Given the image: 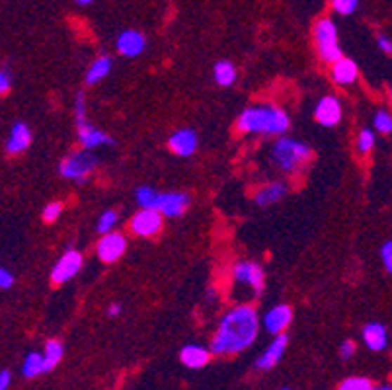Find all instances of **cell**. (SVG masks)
Masks as SVG:
<instances>
[{
	"label": "cell",
	"instance_id": "6da1fadb",
	"mask_svg": "<svg viewBox=\"0 0 392 390\" xmlns=\"http://www.w3.org/2000/svg\"><path fill=\"white\" fill-rule=\"evenodd\" d=\"M260 330L258 312L250 304H238L221 318L211 342V353L235 356L252 346Z\"/></svg>",
	"mask_w": 392,
	"mask_h": 390
},
{
	"label": "cell",
	"instance_id": "7a4b0ae2",
	"mask_svg": "<svg viewBox=\"0 0 392 390\" xmlns=\"http://www.w3.org/2000/svg\"><path fill=\"white\" fill-rule=\"evenodd\" d=\"M291 125L289 115L277 105H252L238 115L236 127L242 133L281 135Z\"/></svg>",
	"mask_w": 392,
	"mask_h": 390
},
{
	"label": "cell",
	"instance_id": "3957f363",
	"mask_svg": "<svg viewBox=\"0 0 392 390\" xmlns=\"http://www.w3.org/2000/svg\"><path fill=\"white\" fill-rule=\"evenodd\" d=\"M135 195L141 209H155L162 217H180L192 203L185 191H158L150 186L139 188Z\"/></svg>",
	"mask_w": 392,
	"mask_h": 390
},
{
	"label": "cell",
	"instance_id": "277c9868",
	"mask_svg": "<svg viewBox=\"0 0 392 390\" xmlns=\"http://www.w3.org/2000/svg\"><path fill=\"white\" fill-rule=\"evenodd\" d=\"M271 158L277 164L279 170L295 172L296 168H301L313 158V148L306 143L291 139V137H281L275 141V145L271 148Z\"/></svg>",
	"mask_w": 392,
	"mask_h": 390
},
{
	"label": "cell",
	"instance_id": "5b68a950",
	"mask_svg": "<svg viewBox=\"0 0 392 390\" xmlns=\"http://www.w3.org/2000/svg\"><path fill=\"white\" fill-rule=\"evenodd\" d=\"M74 117H77V131H79L80 145L86 148V150L102 147V145H114L115 143L105 131L98 129V127H94V125L88 123L86 102H84V94H82V92L77 94V102H74Z\"/></svg>",
	"mask_w": 392,
	"mask_h": 390
},
{
	"label": "cell",
	"instance_id": "8992f818",
	"mask_svg": "<svg viewBox=\"0 0 392 390\" xmlns=\"http://www.w3.org/2000/svg\"><path fill=\"white\" fill-rule=\"evenodd\" d=\"M98 158L90 150L82 148V150H74L69 156H65L59 164V172L63 178L67 180H77V182H84L90 174L96 170Z\"/></svg>",
	"mask_w": 392,
	"mask_h": 390
},
{
	"label": "cell",
	"instance_id": "52a82bcc",
	"mask_svg": "<svg viewBox=\"0 0 392 390\" xmlns=\"http://www.w3.org/2000/svg\"><path fill=\"white\" fill-rule=\"evenodd\" d=\"M314 41H316V49H318V55L322 57L326 63H334L336 59H340L341 49L340 44H338V30H336V24L324 18L320 20L316 27H314Z\"/></svg>",
	"mask_w": 392,
	"mask_h": 390
},
{
	"label": "cell",
	"instance_id": "ba28073f",
	"mask_svg": "<svg viewBox=\"0 0 392 390\" xmlns=\"http://www.w3.org/2000/svg\"><path fill=\"white\" fill-rule=\"evenodd\" d=\"M162 221H164V217H162L158 211H155V209H141L139 213H135V215L131 217L129 228L131 233L137 234V236L150 238V236L160 233Z\"/></svg>",
	"mask_w": 392,
	"mask_h": 390
},
{
	"label": "cell",
	"instance_id": "9c48e42d",
	"mask_svg": "<svg viewBox=\"0 0 392 390\" xmlns=\"http://www.w3.org/2000/svg\"><path fill=\"white\" fill-rule=\"evenodd\" d=\"M82 268V254L77 250H67L63 254L59 261L53 266L51 269V281L61 285V283H67L69 279H72Z\"/></svg>",
	"mask_w": 392,
	"mask_h": 390
},
{
	"label": "cell",
	"instance_id": "30bf717a",
	"mask_svg": "<svg viewBox=\"0 0 392 390\" xmlns=\"http://www.w3.org/2000/svg\"><path fill=\"white\" fill-rule=\"evenodd\" d=\"M125 250H127L125 236L119 233H114V230L102 234V238H100L96 248L98 258L104 261V264H114V261H117L125 254Z\"/></svg>",
	"mask_w": 392,
	"mask_h": 390
},
{
	"label": "cell",
	"instance_id": "8fae6325",
	"mask_svg": "<svg viewBox=\"0 0 392 390\" xmlns=\"http://www.w3.org/2000/svg\"><path fill=\"white\" fill-rule=\"evenodd\" d=\"M233 275H235L236 283H242V285H250L256 295H260L263 283H266V275H263V269L254 264V261H240L236 264L233 269Z\"/></svg>",
	"mask_w": 392,
	"mask_h": 390
},
{
	"label": "cell",
	"instance_id": "7c38bea8",
	"mask_svg": "<svg viewBox=\"0 0 392 390\" xmlns=\"http://www.w3.org/2000/svg\"><path fill=\"white\" fill-rule=\"evenodd\" d=\"M314 119L322 127H334L341 122V104L336 96H326L314 108Z\"/></svg>",
	"mask_w": 392,
	"mask_h": 390
},
{
	"label": "cell",
	"instance_id": "4fadbf2b",
	"mask_svg": "<svg viewBox=\"0 0 392 390\" xmlns=\"http://www.w3.org/2000/svg\"><path fill=\"white\" fill-rule=\"evenodd\" d=\"M291 320H293L291 306L289 304H277L271 311L266 312V316H263V328L271 336H277L281 332H285V328L291 324Z\"/></svg>",
	"mask_w": 392,
	"mask_h": 390
},
{
	"label": "cell",
	"instance_id": "5bb4252c",
	"mask_svg": "<svg viewBox=\"0 0 392 390\" xmlns=\"http://www.w3.org/2000/svg\"><path fill=\"white\" fill-rule=\"evenodd\" d=\"M287 344H289L287 334H283V332L277 334L275 338L271 339L270 346L266 347V351L256 359V367L261 369V371H268V369H271V367H275V365L279 363V359H281L283 353H285Z\"/></svg>",
	"mask_w": 392,
	"mask_h": 390
},
{
	"label": "cell",
	"instance_id": "9a60e30c",
	"mask_svg": "<svg viewBox=\"0 0 392 390\" xmlns=\"http://www.w3.org/2000/svg\"><path fill=\"white\" fill-rule=\"evenodd\" d=\"M197 133L193 129H180L172 133V137L168 139V147L178 156H192L197 150Z\"/></svg>",
	"mask_w": 392,
	"mask_h": 390
},
{
	"label": "cell",
	"instance_id": "2e32d148",
	"mask_svg": "<svg viewBox=\"0 0 392 390\" xmlns=\"http://www.w3.org/2000/svg\"><path fill=\"white\" fill-rule=\"evenodd\" d=\"M145 47H147V37L137 30L122 32L117 37V51L122 53L123 57H137L145 51Z\"/></svg>",
	"mask_w": 392,
	"mask_h": 390
},
{
	"label": "cell",
	"instance_id": "e0dca14e",
	"mask_svg": "<svg viewBox=\"0 0 392 390\" xmlns=\"http://www.w3.org/2000/svg\"><path fill=\"white\" fill-rule=\"evenodd\" d=\"M30 145H32V129L24 122L14 123L8 141H6V152L8 155H22Z\"/></svg>",
	"mask_w": 392,
	"mask_h": 390
},
{
	"label": "cell",
	"instance_id": "ac0fdd59",
	"mask_svg": "<svg viewBox=\"0 0 392 390\" xmlns=\"http://www.w3.org/2000/svg\"><path fill=\"white\" fill-rule=\"evenodd\" d=\"M359 69L355 61H351L348 57L341 55L340 59L332 63V78L338 82V84H353L358 80Z\"/></svg>",
	"mask_w": 392,
	"mask_h": 390
},
{
	"label": "cell",
	"instance_id": "d6986e66",
	"mask_svg": "<svg viewBox=\"0 0 392 390\" xmlns=\"http://www.w3.org/2000/svg\"><path fill=\"white\" fill-rule=\"evenodd\" d=\"M287 195V186L283 182H271L268 186H263L261 190H258V193L254 195L256 205L260 207H270L273 203H277Z\"/></svg>",
	"mask_w": 392,
	"mask_h": 390
},
{
	"label": "cell",
	"instance_id": "ffe728a7",
	"mask_svg": "<svg viewBox=\"0 0 392 390\" xmlns=\"http://www.w3.org/2000/svg\"><path fill=\"white\" fill-rule=\"evenodd\" d=\"M363 342L371 351H383L386 344H388V334L386 328L379 322H369L363 328Z\"/></svg>",
	"mask_w": 392,
	"mask_h": 390
},
{
	"label": "cell",
	"instance_id": "44dd1931",
	"mask_svg": "<svg viewBox=\"0 0 392 390\" xmlns=\"http://www.w3.org/2000/svg\"><path fill=\"white\" fill-rule=\"evenodd\" d=\"M211 351L201 346H185L180 351V361L190 369H201L209 363Z\"/></svg>",
	"mask_w": 392,
	"mask_h": 390
},
{
	"label": "cell",
	"instance_id": "7402d4cb",
	"mask_svg": "<svg viewBox=\"0 0 392 390\" xmlns=\"http://www.w3.org/2000/svg\"><path fill=\"white\" fill-rule=\"evenodd\" d=\"M110 70H112V57H107V55H100L96 61L90 65V69H88L86 72L88 86H92V84L100 82L102 78L107 77Z\"/></svg>",
	"mask_w": 392,
	"mask_h": 390
},
{
	"label": "cell",
	"instance_id": "603a6c76",
	"mask_svg": "<svg viewBox=\"0 0 392 390\" xmlns=\"http://www.w3.org/2000/svg\"><path fill=\"white\" fill-rule=\"evenodd\" d=\"M44 371H51L55 369L57 365L61 363L63 356H65V347L59 339H49L47 344H45V349H44Z\"/></svg>",
	"mask_w": 392,
	"mask_h": 390
},
{
	"label": "cell",
	"instance_id": "cb8c5ba5",
	"mask_svg": "<svg viewBox=\"0 0 392 390\" xmlns=\"http://www.w3.org/2000/svg\"><path fill=\"white\" fill-rule=\"evenodd\" d=\"M213 77L218 86H230L236 80V69L230 61H218L213 69Z\"/></svg>",
	"mask_w": 392,
	"mask_h": 390
},
{
	"label": "cell",
	"instance_id": "d4e9b609",
	"mask_svg": "<svg viewBox=\"0 0 392 390\" xmlns=\"http://www.w3.org/2000/svg\"><path fill=\"white\" fill-rule=\"evenodd\" d=\"M45 373L44 371V356L39 351H30L22 363V375L26 379H34L37 375Z\"/></svg>",
	"mask_w": 392,
	"mask_h": 390
},
{
	"label": "cell",
	"instance_id": "484cf974",
	"mask_svg": "<svg viewBox=\"0 0 392 390\" xmlns=\"http://www.w3.org/2000/svg\"><path fill=\"white\" fill-rule=\"evenodd\" d=\"M115 225H117V213L112 211V209H107V211H104V213L100 215V219H98L96 228L100 234H105L110 233V230H114Z\"/></svg>",
	"mask_w": 392,
	"mask_h": 390
},
{
	"label": "cell",
	"instance_id": "4316f807",
	"mask_svg": "<svg viewBox=\"0 0 392 390\" xmlns=\"http://www.w3.org/2000/svg\"><path fill=\"white\" fill-rule=\"evenodd\" d=\"M373 382L365 379V377H349L341 382L338 390H371Z\"/></svg>",
	"mask_w": 392,
	"mask_h": 390
},
{
	"label": "cell",
	"instance_id": "83f0119b",
	"mask_svg": "<svg viewBox=\"0 0 392 390\" xmlns=\"http://www.w3.org/2000/svg\"><path fill=\"white\" fill-rule=\"evenodd\" d=\"M359 0H332V8L336 10L341 16H349L358 8Z\"/></svg>",
	"mask_w": 392,
	"mask_h": 390
},
{
	"label": "cell",
	"instance_id": "f1b7e54d",
	"mask_svg": "<svg viewBox=\"0 0 392 390\" xmlns=\"http://www.w3.org/2000/svg\"><path fill=\"white\" fill-rule=\"evenodd\" d=\"M375 145V133L369 129H361L358 137V148L361 152H369L371 148Z\"/></svg>",
	"mask_w": 392,
	"mask_h": 390
},
{
	"label": "cell",
	"instance_id": "f546056e",
	"mask_svg": "<svg viewBox=\"0 0 392 390\" xmlns=\"http://www.w3.org/2000/svg\"><path fill=\"white\" fill-rule=\"evenodd\" d=\"M375 129L388 135L392 131V117L388 112H377L375 113Z\"/></svg>",
	"mask_w": 392,
	"mask_h": 390
},
{
	"label": "cell",
	"instance_id": "4dcf8cb0",
	"mask_svg": "<svg viewBox=\"0 0 392 390\" xmlns=\"http://www.w3.org/2000/svg\"><path fill=\"white\" fill-rule=\"evenodd\" d=\"M61 213H63L61 201H53V203H49V205H45L44 221L45 223H55L57 219L61 217Z\"/></svg>",
	"mask_w": 392,
	"mask_h": 390
},
{
	"label": "cell",
	"instance_id": "1f68e13d",
	"mask_svg": "<svg viewBox=\"0 0 392 390\" xmlns=\"http://www.w3.org/2000/svg\"><path fill=\"white\" fill-rule=\"evenodd\" d=\"M381 258H383V264H384V269L391 273L392 271V242H384L381 246Z\"/></svg>",
	"mask_w": 392,
	"mask_h": 390
},
{
	"label": "cell",
	"instance_id": "d6a6232c",
	"mask_svg": "<svg viewBox=\"0 0 392 390\" xmlns=\"http://www.w3.org/2000/svg\"><path fill=\"white\" fill-rule=\"evenodd\" d=\"M12 86V77L8 70L0 69V94H8Z\"/></svg>",
	"mask_w": 392,
	"mask_h": 390
},
{
	"label": "cell",
	"instance_id": "836d02e7",
	"mask_svg": "<svg viewBox=\"0 0 392 390\" xmlns=\"http://www.w3.org/2000/svg\"><path fill=\"white\" fill-rule=\"evenodd\" d=\"M14 285V275L10 273L8 269L0 266V289H10Z\"/></svg>",
	"mask_w": 392,
	"mask_h": 390
},
{
	"label": "cell",
	"instance_id": "e575fe53",
	"mask_svg": "<svg viewBox=\"0 0 392 390\" xmlns=\"http://www.w3.org/2000/svg\"><path fill=\"white\" fill-rule=\"evenodd\" d=\"M353 353H355V342L353 339H346L340 347L341 359H349V357H353Z\"/></svg>",
	"mask_w": 392,
	"mask_h": 390
},
{
	"label": "cell",
	"instance_id": "d590c367",
	"mask_svg": "<svg viewBox=\"0 0 392 390\" xmlns=\"http://www.w3.org/2000/svg\"><path fill=\"white\" fill-rule=\"evenodd\" d=\"M377 44H379V47L383 49V53H386V55H391V53H392V44H391V39H388L386 35H379Z\"/></svg>",
	"mask_w": 392,
	"mask_h": 390
},
{
	"label": "cell",
	"instance_id": "8d00e7d4",
	"mask_svg": "<svg viewBox=\"0 0 392 390\" xmlns=\"http://www.w3.org/2000/svg\"><path fill=\"white\" fill-rule=\"evenodd\" d=\"M12 382V373L10 371H0V390H6Z\"/></svg>",
	"mask_w": 392,
	"mask_h": 390
},
{
	"label": "cell",
	"instance_id": "74e56055",
	"mask_svg": "<svg viewBox=\"0 0 392 390\" xmlns=\"http://www.w3.org/2000/svg\"><path fill=\"white\" fill-rule=\"evenodd\" d=\"M119 314H122V304L114 303L107 308V316H119Z\"/></svg>",
	"mask_w": 392,
	"mask_h": 390
},
{
	"label": "cell",
	"instance_id": "f35d334b",
	"mask_svg": "<svg viewBox=\"0 0 392 390\" xmlns=\"http://www.w3.org/2000/svg\"><path fill=\"white\" fill-rule=\"evenodd\" d=\"M207 299H209L211 303L217 301V291H215V287H209V289H207Z\"/></svg>",
	"mask_w": 392,
	"mask_h": 390
},
{
	"label": "cell",
	"instance_id": "ab89813d",
	"mask_svg": "<svg viewBox=\"0 0 392 390\" xmlns=\"http://www.w3.org/2000/svg\"><path fill=\"white\" fill-rule=\"evenodd\" d=\"M77 4H80V6H86V4H92L94 0H74Z\"/></svg>",
	"mask_w": 392,
	"mask_h": 390
},
{
	"label": "cell",
	"instance_id": "60d3db41",
	"mask_svg": "<svg viewBox=\"0 0 392 390\" xmlns=\"http://www.w3.org/2000/svg\"><path fill=\"white\" fill-rule=\"evenodd\" d=\"M371 390H391L388 384H384V386H371Z\"/></svg>",
	"mask_w": 392,
	"mask_h": 390
},
{
	"label": "cell",
	"instance_id": "b9f144b4",
	"mask_svg": "<svg viewBox=\"0 0 392 390\" xmlns=\"http://www.w3.org/2000/svg\"><path fill=\"white\" fill-rule=\"evenodd\" d=\"M283 390H293V389H283Z\"/></svg>",
	"mask_w": 392,
	"mask_h": 390
}]
</instances>
